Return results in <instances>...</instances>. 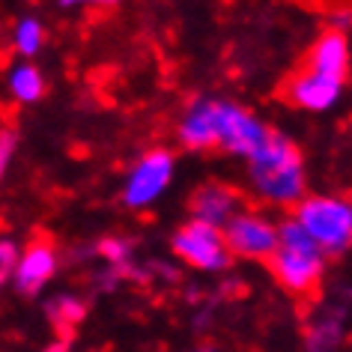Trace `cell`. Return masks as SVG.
Segmentation results:
<instances>
[{
  "instance_id": "obj_17",
  "label": "cell",
  "mask_w": 352,
  "mask_h": 352,
  "mask_svg": "<svg viewBox=\"0 0 352 352\" xmlns=\"http://www.w3.org/2000/svg\"><path fill=\"white\" fill-rule=\"evenodd\" d=\"M12 155H15V135L12 131H0V179H3Z\"/></svg>"
},
{
  "instance_id": "obj_16",
  "label": "cell",
  "mask_w": 352,
  "mask_h": 352,
  "mask_svg": "<svg viewBox=\"0 0 352 352\" xmlns=\"http://www.w3.org/2000/svg\"><path fill=\"white\" fill-rule=\"evenodd\" d=\"M99 254L108 263H113V266H126L129 263V254H131V245L129 242H122V239H102L99 242Z\"/></svg>"
},
{
  "instance_id": "obj_12",
  "label": "cell",
  "mask_w": 352,
  "mask_h": 352,
  "mask_svg": "<svg viewBox=\"0 0 352 352\" xmlns=\"http://www.w3.org/2000/svg\"><path fill=\"white\" fill-rule=\"evenodd\" d=\"M236 206H239V197H236V191H230L227 186H204L195 195V200H191L195 221L218 227V230L236 215Z\"/></svg>"
},
{
  "instance_id": "obj_20",
  "label": "cell",
  "mask_w": 352,
  "mask_h": 352,
  "mask_svg": "<svg viewBox=\"0 0 352 352\" xmlns=\"http://www.w3.org/2000/svg\"><path fill=\"white\" fill-rule=\"evenodd\" d=\"M99 3H104V6H113V3H122V0H99Z\"/></svg>"
},
{
  "instance_id": "obj_10",
  "label": "cell",
  "mask_w": 352,
  "mask_h": 352,
  "mask_svg": "<svg viewBox=\"0 0 352 352\" xmlns=\"http://www.w3.org/2000/svg\"><path fill=\"white\" fill-rule=\"evenodd\" d=\"M311 72L338 78V81H346V69H349V42L346 33L329 30L316 39V45L311 48V63H307Z\"/></svg>"
},
{
  "instance_id": "obj_3",
  "label": "cell",
  "mask_w": 352,
  "mask_h": 352,
  "mask_svg": "<svg viewBox=\"0 0 352 352\" xmlns=\"http://www.w3.org/2000/svg\"><path fill=\"white\" fill-rule=\"evenodd\" d=\"M296 221L322 254H340L352 239V206L343 197H302L296 204Z\"/></svg>"
},
{
  "instance_id": "obj_9",
  "label": "cell",
  "mask_w": 352,
  "mask_h": 352,
  "mask_svg": "<svg viewBox=\"0 0 352 352\" xmlns=\"http://www.w3.org/2000/svg\"><path fill=\"white\" fill-rule=\"evenodd\" d=\"M54 272H57L54 248H51L48 242H33L28 251L19 254V260H15V266H12V278L21 293L33 296L54 278Z\"/></svg>"
},
{
  "instance_id": "obj_5",
  "label": "cell",
  "mask_w": 352,
  "mask_h": 352,
  "mask_svg": "<svg viewBox=\"0 0 352 352\" xmlns=\"http://www.w3.org/2000/svg\"><path fill=\"white\" fill-rule=\"evenodd\" d=\"M173 179V155L167 149H149L131 167L126 188H122V204L129 209H146L167 191Z\"/></svg>"
},
{
  "instance_id": "obj_18",
  "label": "cell",
  "mask_w": 352,
  "mask_h": 352,
  "mask_svg": "<svg viewBox=\"0 0 352 352\" xmlns=\"http://www.w3.org/2000/svg\"><path fill=\"white\" fill-rule=\"evenodd\" d=\"M15 260H19V248H15L10 239H0V269H3V272H12Z\"/></svg>"
},
{
  "instance_id": "obj_21",
  "label": "cell",
  "mask_w": 352,
  "mask_h": 352,
  "mask_svg": "<svg viewBox=\"0 0 352 352\" xmlns=\"http://www.w3.org/2000/svg\"><path fill=\"white\" fill-rule=\"evenodd\" d=\"M6 275H10V272H3V269H0V284H3V280H6Z\"/></svg>"
},
{
  "instance_id": "obj_11",
  "label": "cell",
  "mask_w": 352,
  "mask_h": 352,
  "mask_svg": "<svg viewBox=\"0 0 352 352\" xmlns=\"http://www.w3.org/2000/svg\"><path fill=\"white\" fill-rule=\"evenodd\" d=\"M179 140L188 149L215 146V99H197L179 120Z\"/></svg>"
},
{
  "instance_id": "obj_2",
  "label": "cell",
  "mask_w": 352,
  "mask_h": 352,
  "mask_svg": "<svg viewBox=\"0 0 352 352\" xmlns=\"http://www.w3.org/2000/svg\"><path fill=\"white\" fill-rule=\"evenodd\" d=\"M322 257L325 254L316 248L311 236L298 227L296 218H287V221L278 227V248L269 257V263L287 293L311 296L314 289L320 287V278H322V266H325Z\"/></svg>"
},
{
  "instance_id": "obj_1",
  "label": "cell",
  "mask_w": 352,
  "mask_h": 352,
  "mask_svg": "<svg viewBox=\"0 0 352 352\" xmlns=\"http://www.w3.org/2000/svg\"><path fill=\"white\" fill-rule=\"evenodd\" d=\"M248 176L254 191L272 204H298L305 197L302 153L284 135H269L266 144L248 158Z\"/></svg>"
},
{
  "instance_id": "obj_19",
  "label": "cell",
  "mask_w": 352,
  "mask_h": 352,
  "mask_svg": "<svg viewBox=\"0 0 352 352\" xmlns=\"http://www.w3.org/2000/svg\"><path fill=\"white\" fill-rule=\"evenodd\" d=\"M63 10H75V6H90V3H99V0H57Z\"/></svg>"
},
{
  "instance_id": "obj_14",
  "label": "cell",
  "mask_w": 352,
  "mask_h": 352,
  "mask_svg": "<svg viewBox=\"0 0 352 352\" xmlns=\"http://www.w3.org/2000/svg\"><path fill=\"white\" fill-rule=\"evenodd\" d=\"M42 42H45V30H42V24L36 19H21L19 28H15V48H19V54H24V57L39 54Z\"/></svg>"
},
{
  "instance_id": "obj_6",
  "label": "cell",
  "mask_w": 352,
  "mask_h": 352,
  "mask_svg": "<svg viewBox=\"0 0 352 352\" xmlns=\"http://www.w3.org/2000/svg\"><path fill=\"white\" fill-rule=\"evenodd\" d=\"M173 254L186 260L188 266L204 269V272H218L230 263V251L224 245V236L218 227H209L204 221H191L179 227L173 236Z\"/></svg>"
},
{
  "instance_id": "obj_8",
  "label": "cell",
  "mask_w": 352,
  "mask_h": 352,
  "mask_svg": "<svg viewBox=\"0 0 352 352\" xmlns=\"http://www.w3.org/2000/svg\"><path fill=\"white\" fill-rule=\"evenodd\" d=\"M340 96H343V81L320 75V72H311V69L298 72L287 87V99L293 102L296 108L314 111V113L334 108V104L340 102Z\"/></svg>"
},
{
  "instance_id": "obj_7",
  "label": "cell",
  "mask_w": 352,
  "mask_h": 352,
  "mask_svg": "<svg viewBox=\"0 0 352 352\" xmlns=\"http://www.w3.org/2000/svg\"><path fill=\"white\" fill-rule=\"evenodd\" d=\"M221 236L227 251L248 260H269L278 248V227L251 212H236L221 227Z\"/></svg>"
},
{
  "instance_id": "obj_22",
  "label": "cell",
  "mask_w": 352,
  "mask_h": 352,
  "mask_svg": "<svg viewBox=\"0 0 352 352\" xmlns=\"http://www.w3.org/2000/svg\"><path fill=\"white\" fill-rule=\"evenodd\" d=\"M197 352H212V349H197Z\"/></svg>"
},
{
  "instance_id": "obj_4",
  "label": "cell",
  "mask_w": 352,
  "mask_h": 352,
  "mask_svg": "<svg viewBox=\"0 0 352 352\" xmlns=\"http://www.w3.org/2000/svg\"><path fill=\"white\" fill-rule=\"evenodd\" d=\"M269 126L236 102L215 99V146L251 158L269 140Z\"/></svg>"
},
{
  "instance_id": "obj_13",
  "label": "cell",
  "mask_w": 352,
  "mask_h": 352,
  "mask_svg": "<svg viewBox=\"0 0 352 352\" xmlns=\"http://www.w3.org/2000/svg\"><path fill=\"white\" fill-rule=\"evenodd\" d=\"M10 90L19 102H39L45 96V78L33 63H19L10 72Z\"/></svg>"
},
{
  "instance_id": "obj_15",
  "label": "cell",
  "mask_w": 352,
  "mask_h": 352,
  "mask_svg": "<svg viewBox=\"0 0 352 352\" xmlns=\"http://www.w3.org/2000/svg\"><path fill=\"white\" fill-rule=\"evenodd\" d=\"M51 316L57 320V325H78V320L84 316V305L72 296H60L54 305H51Z\"/></svg>"
}]
</instances>
